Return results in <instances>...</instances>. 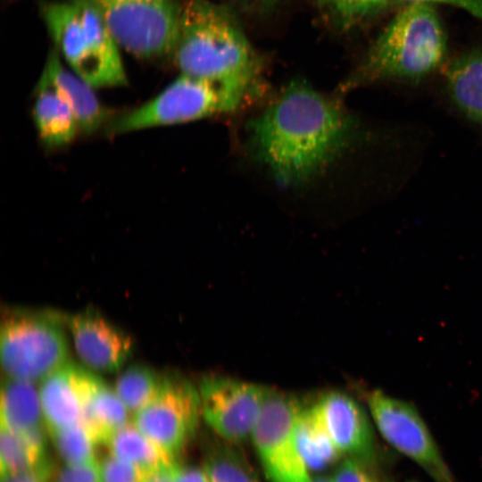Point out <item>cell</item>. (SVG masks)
Listing matches in <instances>:
<instances>
[{
	"instance_id": "7402d4cb",
	"label": "cell",
	"mask_w": 482,
	"mask_h": 482,
	"mask_svg": "<svg viewBox=\"0 0 482 482\" xmlns=\"http://www.w3.org/2000/svg\"><path fill=\"white\" fill-rule=\"evenodd\" d=\"M295 437L301 454L311 471L322 470L342 457L312 406L302 411L296 424Z\"/></svg>"
},
{
	"instance_id": "cb8c5ba5",
	"label": "cell",
	"mask_w": 482,
	"mask_h": 482,
	"mask_svg": "<svg viewBox=\"0 0 482 482\" xmlns=\"http://www.w3.org/2000/svg\"><path fill=\"white\" fill-rule=\"evenodd\" d=\"M63 464L71 465L97 459V442L81 422L48 434Z\"/></svg>"
},
{
	"instance_id": "83f0119b",
	"label": "cell",
	"mask_w": 482,
	"mask_h": 482,
	"mask_svg": "<svg viewBox=\"0 0 482 482\" xmlns=\"http://www.w3.org/2000/svg\"><path fill=\"white\" fill-rule=\"evenodd\" d=\"M101 482H141L142 473L131 464L107 453L99 459Z\"/></svg>"
},
{
	"instance_id": "f546056e",
	"label": "cell",
	"mask_w": 482,
	"mask_h": 482,
	"mask_svg": "<svg viewBox=\"0 0 482 482\" xmlns=\"http://www.w3.org/2000/svg\"><path fill=\"white\" fill-rule=\"evenodd\" d=\"M54 474V466L48 458L35 469L2 478L1 482H51Z\"/></svg>"
},
{
	"instance_id": "8992f818",
	"label": "cell",
	"mask_w": 482,
	"mask_h": 482,
	"mask_svg": "<svg viewBox=\"0 0 482 482\" xmlns=\"http://www.w3.org/2000/svg\"><path fill=\"white\" fill-rule=\"evenodd\" d=\"M103 19L119 46L140 58L157 57L175 46L181 7L175 0H76Z\"/></svg>"
},
{
	"instance_id": "d4e9b609",
	"label": "cell",
	"mask_w": 482,
	"mask_h": 482,
	"mask_svg": "<svg viewBox=\"0 0 482 482\" xmlns=\"http://www.w3.org/2000/svg\"><path fill=\"white\" fill-rule=\"evenodd\" d=\"M203 468L212 482H257L243 460L229 451L211 456Z\"/></svg>"
},
{
	"instance_id": "1f68e13d",
	"label": "cell",
	"mask_w": 482,
	"mask_h": 482,
	"mask_svg": "<svg viewBox=\"0 0 482 482\" xmlns=\"http://www.w3.org/2000/svg\"><path fill=\"white\" fill-rule=\"evenodd\" d=\"M410 3L444 4L461 8L482 21V0H399Z\"/></svg>"
},
{
	"instance_id": "e0dca14e",
	"label": "cell",
	"mask_w": 482,
	"mask_h": 482,
	"mask_svg": "<svg viewBox=\"0 0 482 482\" xmlns=\"http://www.w3.org/2000/svg\"><path fill=\"white\" fill-rule=\"evenodd\" d=\"M0 428L17 432L46 429L39 391L34 382L8 377L3 381Z\"/></svg>"
},
{
	"instance_id": "30bf717a",
	"label": "cell",
	"mask_w": 482,
	"mask_h": 482,
	"mask_svg": "<svg viewBox=\"0 0 482 482\" xmlns=\"http://www.w3.org/2000/svg\"><path fill=\"white\" fill-rule=\"evenodd\" d=\"M200 412L199 391L186 379L165 378L158 395L133 414L132 422L174 462L193 436Z\"/></svg>"
},
{
	"instance_id": "52a82bcc",
	"label": "cell",
	"mask_w": 482,
	"mask_h": 482,
	"mask_svg": "<svg viewBox=\"0 0 482 482\" xmlns=\"http://www.w3.org/2000/svg\"><path fill=\"white\" fill-rule=\"evenodd\" d=\"M0 353L8 378L34 383L69 361L67 340L55 319L21 312L3 319Z\"/></svg>"
},
{
	"instance_id": "ba28073f",
	"label": "cell",
	"mask_w": 482,
	"mask_h": 482,
	"mask_svg": "<svg viewBox=\"0 0 482 482\" xmlns=\"http://www.w3.org/2000/svg\"><path fill=\"white\" fill-rule=\"evenodd\" d=\"M305 407L295 395L268 387L250 438L270 482H312L295 428Z\"/></svg>"
},
{
	"instance_id": "9a60e30c",
	"label": "cell",
	"mask_w": 482,
	"mask_h": 482,
	"mask_svg": "<svg viewBox=\"0 0 482 482\" xmlns=\"http://www.w3.org/2000/svg\"><path fill=\"white\" fill-rule=\"evenodd\" d=\"M43 71L70 104L81 132L95 133L103 127L105 129L112 120L109 110L95 94L94 87L64 67L57 51L50 53Z\"/></svg>"
},
{
	"instance_id": "9c48e42d",
	"label": "cell",
	"mask_w": 482,
	"mask_h": 482,
	"mask_svg": "<svg viewBox=\"0 0 482 482\" xmlns=\"http://www.w3.org/2000/svg\"><path fill=\"white\" fill-rule=\"evenodd\" d=\"M372 420L383 438L418 464L435 482H454L427 424L416 407L379 389L366 394Z\"/></svg>"
},
{
	"instance_id": "7c38bea8",
	"label": "cell",
	"mask_w": 482,
	"mask_h": 482,
	"mask_svg": "<svg viewBox=\"0 0 482 482\" xmlns=\"http://www.w3.org/2000/svg\"><path fill=\"white\" fill-rule=\"evenodd\" d=\"M312 408L342 456L377 464L374 430L357 401L345 393L331 391L323 395Z\"/></svg>"
},
{
	"instance_id": "ac0fdd59",
	"label": "cell",
	"mask_w": 482,
	"mask_h": 482,
	"mask_svg": "<svg viewBox=\"0 0 482 482\" xmlns=\"http://www.w3.org/2000/svg\"><path fill=\"white\" fill-rule=\"evenodd\" d=\"M129 413L116 390L96 376L80 422L97 444L105 445L116 431L129 422Z\"/></svg>"
},
{
	"instance_id": "e575fe53",
	"label": "cell",
	"mask_w": 482,
	"mask_h": 482,
	"mask_svg": "<svg viewBox=\"0 0 482 482\" xmlns=\"http://www.w3.org/2000/svg\"><path fill=\"white\" fill-rule=\"evenodd\" d=\"M411 482H415V481H411Z\"/></svg>"
},
{
	"instance_id": "8fae6325",
	"label": "cell",
	"mask_w": 482,
	"mask_h": 482,
	"mask_svg": "<svg viewBox=\"0 0 482 482\" xmlns=\"http://www.w3.org/2000/svg\"><path fill=\"white\" fill-rule=\"evenodd\" d=\"M268 387L226 377H207L199 386L201 413L208 426L232 443L251 436Z\"/></svg>"
},
{
	"instance_id": "4dcf8cb0",
	"label": "cell",
	"mask_w": 482,
	"mask_h": 482,
	"mask_svg": "<svg viewBox=\"0 0 482 482\" xmlns=\"http://www.w3.org/2000/svg\"><path fill=\"white\" fill-rule=\"evenodd\" d=\"M172 482H212L204 468L184 466L178 461L170 464Z\"/></svg>"
},
{
	"instance_id": "5b68a950",
	"label": "cell",
	"mask_w": 482,
	"mask_h": 482,
	"mask_svg": "<svg viewBox=\"0 0 482 482\" xmlns=\"http://www.w3.org/2000/svg\"><path fill=\"white\" fill-rule=\"evenodd\" d=\"M245 99L208 80L181 74L156 96L137 108L112 119L108 136L195 120L231 112Z\"/></svg>"
},
{
	"instance_id": "f1b7e54d",
	"label": "cell",
	"mask_w": 482,
	"mask_h": 482,
	"mask_svg": "<svg viewBox=\"0 0 482 482\" xmlns=\"http://www.w3.org/2000/svg\"><path fill=\"white\" fill-rule=\"evenodd\" d=\"M51 482H101L99 459L66 465L53 476Z\"/></svg>"
},
{
	"instance_id": "4fadbf2b",
	"label": "cell",
	"mask_w": 482,
	"mask_h": 482,
	"mask_svg": "<svg viewBox=\"0 0 482 482\" xmlns=\"http://www.w3.org/2000/svg\"><path fill=\"white\" fill-rule=\"evenodd\" d=\"M96 376L68 361L40 381L39 397L47 434L80 422Z\"/></svg>"
},
{
	"instance_id": "6da1fadb",
	"label": "cell",
	"mask_w": 482,
	"mask_h": 482,
	"mask_svg": "<svg viewBox=\"0 0 482 482\" xmlns=\"http://www.w3.org/2000/svg\"><path fill=\"white\" fill-rule=\"evenodd\" d=\"M247 129L254 157L278 183L292 186L314 176L345 148L353 121L305 81L294 80Z\"/></svg>"
},
{
	"instance_id": "603a6c76",
	"label": "cell",
	"mask_w": 482,
	"mask_h": 482,
	"mask_svg": "<svg viewBox=\"0 0 482 482\" xmlns=\"http://www.w3.org/2000/svg\"><path fill=\"white\" fill-rule=\"evenodd\" d=\"M165 378L144 365H132L118 377L115 390L132 414L148 404L161 390Z\"/></svg>"
},
{
	"instance_id": "2e32d148",
	"label": "cell",
	"mask_w": 482,
	"mask_h": 482,
	"mask_svg": "<svg viewBox=\"0 0 482 482\" xmlns=\"http://www.w3.org/2000/svg\"><path fill=\"white\" fill-rule=\"evenodd\" d=\"M33 119L39 138L47 147L70 144L79 126L68 102L43 71L35 90Z\"/></svg>"
},
{
	"instance_id": "836d02e7",
	"label": "cell",
	"mask_w": 482,
	"mask_h": 482,
	"mask_svg": "<svg viewBox=\"0 0 482 482\" xmlns=\"http://www.w3.org/2000/svg\"><path fill=\"white\" fill-rule=\"evenodd\" d=\"M312 482H333L332 475H319L312 477Z\"/></svg>"
},
{
	"instance_id": "d6a6232c",
	"label": "cell",
	"mask_w": 482,
	"mask_h": 482,
	"mask_svg": "<svg viewBox=\"0 0 482 482\" xmlns=\"http://www.w3.org/2000/svg\"><path fill=\"white\" fill-rule=\"evenodd\" d=\"M170 464H166L144 475L141 482H172Z\"/></svg>"
},
{
	"instance_id": "44dd1931",
	"label": "cell",
	"mask_w": 482,
	"mask_h": 482,
	"mask_svg": "<svg viewBox=\"0 0 482 482\" xmlns=\"http://www.w3.org/2000/svg\"><path fill=\"white\" fill-rule=\"evenodd\" d=\"M105 446L108 453L131 464L143 476L172 463L132 421L116 431Z\"/></svg>"
},
{
	"instance_id": "5bb4252c",
	"label": "cell",
	"mask_w": 482,
	"mask_h": 482,
	"mask_svg": "<svg viewBox=\"0 0 482 482\" xmlns=\"http://www.w3.org/2000/svg\"><path fill=\"white\" fill-rule=\"evenodd\" d=\"M66 322L78 354L91 369L119 370L132 351L129 336L100 314L85 312L68 317Z\"/></svg>"
},
{
	"instance_id": "d6986e66",
	"label": "cell",
	"mask_w": 482,
	"mask_h": 482,
	"mask_svg": "<svg viewBox=\"0 0 482 482\" xmlns=\"http://www.w3.org/2000/svg\"><path fill=\"white\" fill-rule=\"evenodd\" d=\"M445 79L450 96L459 109L482 122V49L468 51L452 61Z\"/></svg>"
},
{
	"instance_id": "ffe728a7",
	"label": "cell",
	"mask_w": 482,
	"mask_h": 482,
	"mask_svg": "<svg viewBox=\"0 0 482 482\" xmlns=\"http://www.w3.org/2000/svg\"><path fill=\"white\" fill-rule=\"evenodd\" d=\"M46 433L0 428L1 479L33 470L48 459Z\"/></svg>"
},
{
	"instance_id": "4316f807",
	"label": "cell",
	"mask_w": 482,
	"mask_h": 482,
	"mask_svg": "<svg viewBox=\"0 0 482 482\" xmlns=\"http://www.w3.org/2000/svg\"><path fill=\"white\" fill-rule=\"evenodd\" d=\"M332 479L333 482H392L376 470V465L351 457L344 458Z\"/></svg>"
},
{
	"instance_id": "277c9868",
	"label": "cell",
	"mask_w": 482,
	"mask_h": 482,
	"mask_svg": "<svg viewBox=\"0 0 482 482\" xmlns=\"http://www.w3.org/2000/svg\"><path fill=\"white\" fill-rule=\"evenodd\" d=\"M42 15L56 51L94 88L127 84L119 45L100 15L76 0L48 2Z\"/></svg>"
},
{
	"instance_id": "7a4b0ae2",
	"label": "cell",
	"mask_w": 482,
	"mask_h": 482,
	"mask_svg": "<svg viewBox=\"0 0 482 482\" xmlns=\"http://www.w3.org/2000/svg\"><path fill=\"white\" fill-rule=\"evenodd\" d=\"M181 74L215 83L243 98L252 91L259 63L235 19L208 0H187L174 49Z\"/></svg>"
},
{
	"instance_id": "484cf974",
	"label": "cell",
	"mask_w": 482,
	"mask_h": 482,
	"mask_svg": "<svg viewBox=\"0 0 482 482\" xmlns=\"http://www.w3.org/2000/svg\"><path fill=\"white\" fill-rule=\"evenodd\" d=\"M391 0H319L343 24L351 25L384 11Z\"/></svg>"
},
{
	"instance_id": "3957f363",
	"label": "cell",
	"mask_w": 482,
	"mask_h": 482,
	"mask_svg": "<svg viewBox=\"0 0 482 482\" xmlns=\"http://www.w3.org/2000/svg\"><path fill=\"white\" fill-rule=\"evenodd\" d=\"M445 53L446 35L434 4H406L377 37L346 87L420 79L441 65Z\"/></svg>"
}]
</instances>
